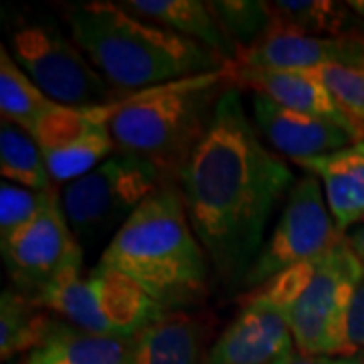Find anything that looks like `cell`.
Masks as SVG:
<instances>
[{
	"label": "cell",
	"mask_w": 364,
	"mask_h": 364,
	"mask_svg": "<svg viewBox=\"0 0 364 364\" xmlns=\"http://www.w3.org/2000/svg\"><path fill=\"white\" fill-rule=\"evenodd\" d=\"M291 182L289 166L261 142L239 90L225 91L178 176L191 227L223 284H243Z\"/></svg>",
	"instance_id": "1"
},
{
	"label": "cell",
	"mask_w": 364,
	"mask_h": 364,
	"mask_svg": "<svg viewBox=\"0 0 364 364\" xmlns=\"http://www.w3.org/2000/svg\"><path fill=\"white\" fill-rule=\"evenodd\" d=\"M65 18L73 43L122 97L231 65L195 41L132 14L122 2H75Z\"/></svg>",
	"instance_id": "2"
},
{
	"label": "cell",
	"mask_w": 364,
	"mask_h": 364,
	"mask_svg": "<svg viewBox=\"0 0 364 364\" xmlns=\"http://www.w3.org/2000/svg\"><path fill=\"white\" fill-rule=\"evenodd\" d=\"M97 265L128 275L166 312L186 310L207 296L208 257L176 184L160 186L134 210Z\"/></svg>",
	"instance_id": "3"
},
{
	"label": "cell",
	"mask_w": 364,
	"mask_h": 364,
	"mask_svg": "<svg viewBox=\"0 0 364 364\" xmlns=\"http://www.w3.org/2000/svg\"><path fill=\"white\" fill-rule=\"evenodd\" d=\"M231 87L227 65L119 97L107 124L116 150L150 162L174 184L207 134L221 95Z\"/></svg>",
	"instance_id": "4"
},
{
	"label": "cell",
	"mask_w": 364,
	"mask_h": 364,
	"mask_svg": "<svg viewBox=\"0 0 364 364\" xmlns=\"http://www.w3.org/2000/svg\"><path fill=\"white\" fill-rule=\"evenodd\" d=\"M363 275L364 263L346 235L324 255L249 289L241 301L263 304L282 314L301 354L346 356V318Z\"/></svg>",
	"instance_id": "5"
},
{
	"label": "cell",
	"mask_w": 364,
	"mask_h": 364,
	"mask_svg": "<svg viewBox=\"0 0 364 364\" xmlns=\"http://www.w3.org/2000/svg\"><path fill=\"white\" fill-rule=\"evenodd\" d=\"M164 181L150 162L116 152L63 191L61 207L81 245H97L134 215Z\"/></svg>",
	"instance_id": "6"
},
{
	"label": "cell",
	"mask_w": 364,
	"mask_h": 364,
	"mask_svg": "<svg viewBox=\"0 0 364 364\" xmlns=\"http://www.w3.org/2000/svg\"><path fill=\"white\" fill-rule=\"evenodd\" d=\"M37 306L79 330L116 338H134L166 314L134 279L104 265L55 287Z\"/></svg>",
	"instance_id": "7"
},
{
	"label": "cell",
	"mask_w": 364,
	"mask_h": 364,
	"mask_svg": "<svg viewBox=\"0 0 364 364\" xmlns=\"http://www.w3.org/2000/svg\"><path fill=\"white\" fill-rule=\"evenodd\" d=\"M11 55L53 104L93 109L122 97L55 25L18 26L11 37Z\"/></svg>",
	"instance_id": "8"
},
{
	"label": "cell",
	"mask_w": 364,
	"mask_h": 364,
	"mask_svg": "<svg viewBox=\"0 0 364 364\" xmlns=\"http://www.w3.org/2000/svg\"><path fill=\"white\" fill-rule=\"evenodd\" d=\"M2 255L16 291L35 304L55 287L81 277L83 245L71 231L57 193L25 229L2 245Z\"/></svg>",
	"instance_id": "9"
},
{
	"label": "cell",
	"mask_w": 364,
	"mask_h": 364,
	"mask_svg": "<svg viewBox=\"0 0 364 364\" xmlns=\"http://www.w3.org/2000/svg\"><path fill=\"white\" fill-rule=\"evenodd\" d=\"M344 237L328 208L322 182L312 174L304 176L291 188L279 221L241 286L247 289L263 286L273 275L328 253Z\"/></svg>",
	"instance_id": "10"
},
{
	"label": "cell",
	"mask_w": 364,
	"mask_h": 364,
	"mask_svg": "<svg viewBox=\"0 0 364 364\" xmlns=\"http://www.w3.org/2000/svg\"><path fill=\"white\" fill-rule=\"evenodd\" d=\"M109 116L112 104L93 109L55 105L35 124L28 134L39 144L53 182L77 181L116 154Z\"/></svg>",
	"instance_id": "11"
},
{
	"label": "cell",
	"mask_w": 364,
	"mask_h": 364,
	"mask_svg": "<svg viewBox=\"0 0 364 364\" xmlns=\"http://www.w3.org/2000/svg\"><path fill=\"white\" fill-rule=\"evenodd\" d=\"M255 128L272 144L275 152L294 162L340 152L352 144L364 142L360 132L348 124L322 116H310L287 109L269 97L253 93Z\"/></svg>",
	"instance_id": "12"
},
{
	"label": "cell",
	"mask_w": 364,
	"mask_h": 364,
	"mask_svg": "<svg viewBox=\"0 0 364 364\" xmlns=\"http://www.w3.org/2000/svg\"><path fill=\"white\" fill-rule=\"evenodd\" d=\"M233 65L286 71H316L326 65L364 67V33L310 37L272 25L257 43L237 53Z\"/></svg>",
	"instance_id": "13"
},
{
	"label": "cell",
	"mask_w": 364,
	"mask_h": 364,
	"mask_svg": "<svg viewBox=\"0 0 364 364\" xmlns=\"http://www.w3.org/2000/svg\"><path fill=\"white\" fill-rule=\"evenodd\" d=\"M241 314L210 346L207 364H273L294 348L282 314L253 301H241Z\"/></svg>",
	"instance_id": "14"
},
{
	"label": "cell",
	"mask_w": 364,
	"mask_h": 364,
	"mask_svg": "<svg viewBox=\"0 0 364 364\" xmlns=\"http://www.w3.org/2000/svg\"><path fill=\"white\" fill-rule=\"evenodd\" d=\"M213 322L186 310L166 312L134 336L132 364H207Z\"/></svg>",
	"instance_id": "15"
},
{
	"label": "cell",
	"mask_w": 364,
	"mask_h": 364,
	"mask_svg": "<svg viewBox=\"0 0 364 364\" xmlns=\"http://www.w3.org/2000/svg\"><path fill=\"white\" fill-rule=\"evenodd\" d=\"M231 77L237 87L253 90V93H261L287 109L310 114V116L330 117L352 126L350 119L342 114L334 97L330 95V91L326 90L322 79L316 75V71L259 69V67H241L231 63Z\"/></svg>",
	"instance_id": "16"
},
{
	"label": "cell",
	"mask_w": 364,
	"mask_h": 364,
	"mask_svg": "<svg viewBox=\"0 0 364 364\" xmlns=\"http://www.w3.org/2000/svg\"><path fill=\"white\" fill-rule=\"evenodd\" d=\"M296 164L320 178L328 208L342 233L364 221V142Z\"/></svg>",
	"instance_id": "17"
},
{
	"label": "cell",
	"mask_w": 364,
	"mask_h": 364,
	"mask_svg": "<svg viewBox=\"0 0 364 364\" xmlns=\"http://www.w3.org/2000/svg\"><path fill=\"white\" fill-rule=\"evenodd\" d=\"M122 6L152 25L162 26L181 37L195 41L219 55L223 61L233 63L237 45L227 37L208 2L200 0H128Z\"/></svg>",
	"instance_id": "18"
},
{
	"label": "cell",
	"mask_w": 364,
	"mask_h": 364,
	"mask_svg": "<svg viewBox=\"0 0 364 364\" xmlns=\"http://www.w3.org/2000/svg\"><path fill=\"white\" fill-rule=\"evenodd\" d=\"M272 6V25L310 37H342L364 33V23L348 2L330 0H277Z\"/></svg>",
	"instance_id": "19"
},
{
	"label": "cell",
	"mask_w": 364,
	"mask_h": 364,
	"mask_svg": "<svg viewBox=\"0 0 364 364\" xmlns=\"http://www.w3.org/2000/svg\"><path fill=\"white\" fill-rule=\"evenodd\" d=\"M37 350L63 364H132L134 338L91 334L55 320L49 336Z\"/></svg>",
	"instance_id": "20"
},
{
	"label": "cell",
	"mask_w": 364,
	"mask_h": 364,
	"mask_svg": "<svg viewBox=\"0 0 364 364\" xmlns=\"http://www.w3.org/2000/svg\"><path fill=\"white\" fill-rule=\"evenodd\" d=\"M53 322L45 308L6 289L0 298V356L6 363L14 354L37 350L51 332Z\"/></svg>",
	"instance_id": "21"
},
{
	"label": "cell",
	"mask_w": 364,
	"mask_h": 364,
	"mask_svg": "<svg viewBox=\"0 0 364 364\" xmlns=\"http://www.w3.org/2000/svg\"><path fill=\"white\" fill-rule=\"evenodd\" d=\"M0 174L6 182L49 193L53 181L39 144L21 126L2 119L0 124Z\"/></svg>",
	"instance_id": "22"
},
{
	"label": "cell",
	"mask_w": 364,
	"mask_h": 364,
	"mask_svg": "<svg viewBox=\"0 0 364 364\" xmlns=\"http://www.w3.org/2000/svg\"><path fill=\"white\" fill-rule=\"evenodd\" d=\"M57 104L31 81L14 61L6 45H0V112L2 119L31 132Z\"/></svg>",
	"instance_id": "23"
},
{
	"label": "cell",
	"mask_w": 364,
	"mask_h": 364,
	"mask_svg": "<svg viewBox=\"0 0 364 364\" xmlns=\"http://www.w3.org/2000/svg\"><path fill=\"white\" fill-rule=\"evenodd\" d=\"M208 6L239 51L257 43L272 26V6L263 0H213Z\"/></svg>",
	"instance_id": "24"
},
{
	"label": "cell",
	"mask_w": 364,
	"mask_h": 364,
	"mask_svg": "<svg viewBox=\"0 0 364 364\" xmlns=\"http://www.w3.org/2000/svg\"><path fill=\"white\" fill-rule=\"evenodd\" d=\"M55 188L49 193H41L25 188L13 182H2L0 186V245L9 243L21 229L39 215Z\"/></svg>",
	"instance_id": "25"
},
{
	"label": "cell",
	"mask_w": 364,
	"mask_h": 364,
	"mask_svg": "<svg viewBox=\"0 0 364 364\" xmlns=\"http://www.w3.org/2000/svg\"><path fill=\"white\" fill-rule=\"evenodd\" d=\"M316 75L364 138V67L326 65L316 69Z\"/></svg>",
	"instance_id": "26"
},
{
	"label": "cell",
	"mask_w": 364,
	"mask_h": 364,
	"mask_svg": "<svg viewBox=\"0 0 364 364\" xmlns=\"http://www.w3.org/2000/svg\"><path fill=\"white\" fill-rule=\"evenodd\" d=\"M364 352V275L358 282L350 299L348 318H346V356Z\"/></svg>",
	"instance_id": "27"
},
{
	"label": "cell",
	"mask_w": 364,
	"mask_h": 364,
	"mask_svg": "<svg viewBox=\"0 0 364 364\" xmlns=\"http://www.w3.org/2000/svg\"><path fill=\"white\" fill-rule=\"evenodd\" d=\"M273 364H348V358H328V356H306L294 348L286 352L282 358H277Z\"/></svg>",
	"instance_id": "28"
},
{
	"label": "cell",
	"mask_w": 364,
	"mask_h": 364,
	"mask_svg": "<svg viewBox=\"0 0 364 364\" xmlns=\"http://www.w3.org/2000/svg\"><path fill=\"white\" fill-rule=\"evenodd\" d=\"M348 241H350V247L354 249V253L360 257V261L364 263V225L358 227L352 235H348Z\"/></svg>",
	"instance_id": "29"
},
{
	"label": "cell",
	"mask_w": 364,
	"mask_h": 364,
	"mask_svg": "<svg viewBox=\"0 0 364 364\" xmlns=\"http://www.w3.org/2000/svg\"><path fill=\"white\" fill-rule=\"evenodd\" d=\"M26 364H63V363H57V360H53L49 356H45L41 350L31 352V356H28V360Z\"/></svg>",
	"instance_id": "30"
},
{
	"label": "cell",
	"mask_w": 364,
	"mask_h": 364,
	"mask_svg": "<svg viewBox=\"0 0 364 364\" xmlns=\"http://www.w3.org/2000/svg\"><path fill=\"white\" fill-rule=\"evenodd\" d=\"M348 6L352 9V13L364 23V0H352V2H348Z\"/></svg>",
	"instance_id": "31"
},
{
	"label": "cell",
	"mask_w": 364,
	"mask_h": 364,
	"mask_svg": "<svg viewBox=\"0 0 364 364\" xmlns=\"http://www.w3.org/2000/svg\"><path fill=\"white\" fill-rule=\"evenodd\" d=\"M352 358H354V360H356L358 364H364V352L363 354H356V356H352Z\"/></svg>",
	"instance_id": "32"
},
{
	"label": "cell",
	"mask_w": 364,
	"mask_h": 364,
	"mask_svg": "<svg viewBox=\"0 0 364 364\" xmlns=\"http://www.w3.org/2000/svg\"><path fill=\"white\" fill-rule=\"evenodd\" d=\"M348 364H358V363H356L354 358H348Z\"/></svg>",
	"instance_id": "33"
}]
</instances>
